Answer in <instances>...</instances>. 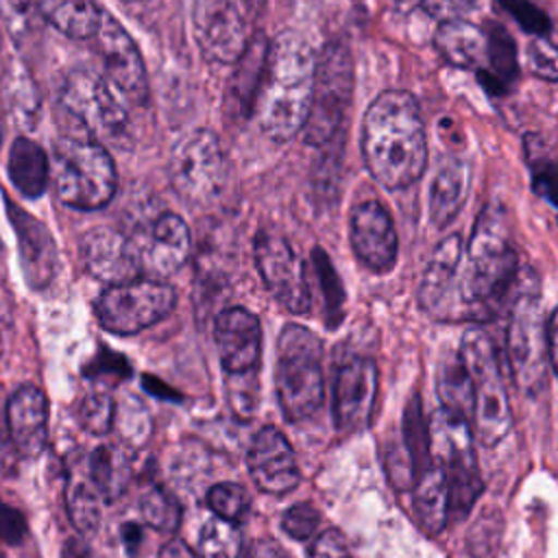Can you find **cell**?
Segmentation results:
<instances>
[{"label": "cell", "mask_w": 558, "mask_h": 558, "mask_svg": "<svg viewBox=\"0 0 558 558\" xmlns=\"http://www.w3.org/2000/svg\"><path fill=\"white\" fill-rule=\"evenodd\" d=\"M207 506L216 517L231 523H240L251 510V497L240 484L220 482L209 488Z\"/></svg>", "instance_id": "obj_37"}, {"label": "cell", "mask_w": 558, "mask_h": 558, "mask_svg": "<svg viewBox=\"0 0 558 558\" xmlns=\"http://www.w3.org/2000/svg\"><path fill=\"white\" fill-rule=\"evenodd\" d=\"M120 545L129 558H137L144 545V530L137 521H126L120 525Z\"/></svg>", "instance_id": "obj_48"}, {"label": "cell", "mask_w": 558, "mask_h": 558, "mask_svg": "<svg viewBox=\"0 0 558 558\" xmlns=\"http://www.w3.org/2000/svg\"><path fill=\"white\" fill-rule=\"evenodd\" d=\"M96 52L102 61L109 83L135 102L148 96V74L142 52L126 28L109 13L102 11L96 35L92 37Z\"/></svg>", "instance_id": "obj_14"}, {"label": "cell", "mask_w": 558, "mask_h": 558, "mask_svg": "<svg viewBox=\"0 0 558 558\" xmlns=\"http://www.w3.org/2000/svg\"><path fill=\"white\" fill-rule=\"evenodd\" d=\"M532 187L536 194L547 198L551 205L558 207V168L554 163H538L532 166Z\"/></svg>", "instance_id": "obj_45"}, {"label": "cell", "mask_w": 558, "mask_h": 558, "mask_svg": "<svg viewBox=\"0 0 558 558\" xmlns=\"http://www.w3.org/2000/svg\"><path fill=\"white\" fill-rule=\"evenodd\" d=\"M214 340L227 375L257 371L262 355V325L246 307L222 310L214 320Z\"/></svg>", "instance_id": "obj_20"}, {"label": "cell", "mask_w": 558, "mask_h": 558, "mask_svg": "<svg viewBox=\"0 0 558 558\" xmlns=\"http://www.w3.org/2000/svg\"><path fill=\"white\" fill-rule=\"evenodd\" d=\"M61 558H92V554L85 547V543H81L78 538H68L63 545Z\"/></svg>", "instance_id": "obj_52"}, {"label": "cell", "mask_w": 558, "mask_h": 558, "mask_svg": "<svg viewBox=\"0 0 558 558\" xmlns=\"http://www.w3.org/2000/svg\"><path fill=\"white\" fill-rule=\"evenodd\" d=\"M109 360H111V357H107V353H105V355H102L98 362H94L85 373H87L89 377H100V379H102V375L107 377L109 373H116L118 377H126V375H129V366H126L124 357L118 355L113 364H111Z\"/></svg>", "instance_id": "obj_49"}, {"label": "cell", "mask_w": 558, "mask_h": 558, "mask_svg": "<svg viewBox=\"0 0 558 558\" xmlns=\"http://www.w3.org/2000/svg\"><path fill=\"white\" fill-rule=\"evenodd\" d=\"M7 429L24 458H35L48 442V401L37 386H20L7 403Z\"/></svg>", "instance_id": "obj_24"}, {"label": "cell", "mask_w": 558, "mask_h": 558, "mask_svg": "<svg viewBox=\"0 0 558 558\" xmlns=\"http://www.w3.org/2000/svg\"><path fill=\"white\" fill-rule=\"evenodd\" d=\"M477 0H421L423 9L438 22L466 17Z\"/></svg>", "instance_id": "obj_46"}, {"label": "cell", "mask_w": 558, "mask_h": 558, "mask_svg": "<svg viewBox=\"0 0 558 558\" xmlns=\"http://www.w3.org/2000/svg\"><path fill=\"white\" fill-rule=\"evenodd\" d=\"M412 508L418 525L427 534L434 536L445 530L449 521V490H447V482L440 466L432 460L414 477Z\"/></svg>", "instance_id": "obj_27"}, {"label": "cell", "mask_w": 558, "mask_h": 558, "mask_svg": "<svg viewBox=\"0 0 558 558\" xmlns=\"http://www.w3.org/2000/svg\"><path fill=\"white\" fill-rule=\"evenodd\" d=\"M229 399L231 408L240 416H251L257 403V379L255 371L242 375H229Z\"/></svg>", "instance_id": "obj_42"}, {"label": "cell", "mask_w": 558, "mask_h": 558, "mask_svg": "<svg viewBox=\"0 0 558 558\" xmlns=\"http://www.w3.org/2000/svg\"><path fill=\"white\" fill-rule=\"evenodd\" d=\"M349 242L355 257L371 272H388L397 262L399 238L395 222L375 198H366L351 209Z\"/></svg>", "instance_id": "obj_17"}, {"label": "cell", "mask_w": 558, "mask_h": 558, "mask_svg": "<svg viewBox=\"0 0 558 558\" xmlns=\"http://www.w3.org/2000/svg\"><path fill=\"white\" fill-rule=\"evenodd\" d=\"M318 54L310 39L286 28L268 41L253 113L266 137L288 142L303 131L316 81Z\"/></svg>", "instance_id": "obj_2"}, {"label": "cell", "mask_w": 558, "mask_h": 558, "mask_svg": "<svg viewBox=\"0 0 558 558\" xmlns=\"http://www.w3.org/2000/svg\"><path fill=\"white\" fill-rule=\"evenodd\" d=\"M464 253V242L460 233H451L440 240L434 248L423 281L418 288V303L436 320L462 323L460 305V262Z\"/></svg>", "instance_id": "obj_15"}, {"label": "cell", "mask_w": 558, "mask_h": 558, "mask_svg": "<svg viewBox=\"0 0 558 558\" xmlns=\"http://www.w3.org/2000/svg\"><path fill=\"white\" fill-rule=\"evenodd\" d=\"M471 187V168L462 157H447L432 177L427 214L436 229L449 227L462 211Z\"/></svg>", "instance_id": "obj_25"}, {"label": "cell", "mask_w": 558, "mask_h": 558, "mask_svg": "<svg viewBox=\"0 0 558 558\" xmlns=\"http://www.w3.org/2000/svg\"><path fill=\"white\" fill-rule=\"evenodd\" d=\"M248 471L257 488L272 495H283L301 482L294 449L272 425L259 429L253 438L248 449Z\"/></svg>", "instance_id": "obj_21"}, {"label": "cell", "mask_w": 558, "mask_h": 558, "mask_svg": "<svg viewBox=\"0 0 558 558\" xmlns=\"http://www.w3.org/2000/svg\"><path fill=\"white\" fill-rule=\"evenodd\" d=\"M68 514L81 534L98 530L102 519V497L92 482H74L68 488Z\"/></svg>", "instance_id": "obj_35"}, {"label": "cell", "mask_w": 558, "mask_h": 558, "mask_svg": "<svg viewBox=\"0 0 558 558\" xmlns=\"http://www.w3.org/2000/svg\"><path fill=\"white\" fill-rule=\"evenodd\" d=\"M283 530L296 541H307L320 523V512L312 504H294L283 512Z\"/></svg>", "instance_id": "obj_41"}, {"label": "cell", "mask_w": 558, "mask_h": 558, "mask_svg": "<svg viewBox=\"0 0 558 558\" xmlns=\"http://www.w3.org/2000/svg\"><path fill=\"white\" fill-rule=\"evenodd\" d=\"M547 360L554 373L558 375V307L547 320Z\"/></svg>", "instance_id": "obj_51"}, {"label": "cell", "mask_w": 558, "mask_h": 558, "mask_svg": "<svg viewBox=\"0 0 558 558\" xmlns=\"http://www.w3.org/2000/svg\"><path fill=\"white\" fill-rule=\"evenodd\" d=\"M442 410L464 418L473 421V384L469 377V371L458 355H449L438 366V384H436Z\"/></svg>", "instance_id": "obj_32"}, {"label": "cell", "mask_w": 558, "mask_h": 558, "mask_svg": "<svg viewBox=\"0 0 558 558\" xmlns=\"http://www.w3.org/2000/svg\"><path fill=\"white\" fill-rule=\"evenodd\" d=\"M310 558H353L351 547L340 530L320 532L310 545Z\"/></svg>", "instance_id": "obj_43"}, {"label": "cell", "mask_w": 558, "mask_h": 558, "mask_svg": "<svg viewBox=\"0 0 558 558\" xmlns=\"http://www.w3.org/2000/svg\"><path fill=\"white\" fill-rule=\"evenodd\" d=\"M9 177L20 194L28 198H37L46 192L50 181V159L46 150L28 140V137H15L9 148V161H7Z\"/></svg>", "instance_id": "obj_29"}, {"label": "cell", "mask_w": 558, "mask_h": 558, "mask_svg": "<svg viewBox=\"0 0 558 558\" xmlns=\"http://www.w3.org/2000/svg\"><path fill=\"white\" fill-rule=\"evenodd\" d=\"M429 460L445 475L449 490V517H462L471 510L482 493V477L475 460L469 421L438 410L427 423Z\"/></svg>", "instance_id": "obj_7"}, {"label": "cell", "mask_w": 558, "mask_h": 558, "mask_svg": "<svg viewBox=\"0 0 558 558\" xmlns=\"http://www.w3.org/2000/svg\"><path fill=\"white\" fill-rule=\"evenodd\" d=\"M196 41L207 61L238 63L246 52L248 26L235 0H207L194 17Z\"/></svg>", "instance_id": "obj_16"}, {"label": "cell", "mask_w": 558, "mask_h": 558, "mask_svg": "<svg viewBox=\"0 0 558 558\" xmlns=\"http://www.w3.org/2000/svg\"><path fill=\"white\" fill-rule=\"evenodd\" d=\"M7 211L17 235L20 264L24 270V279L33 290H41L54 277L57 244L44 222L33 218L26 209L17 207L9 198H7Z\"/></svg>", "instance_id": "obj_23"}, {"label": "cell", "mask_w": 558, "mask_h": 558, "mask_svg": "<svg viewBox=\"0 0 558 558\" xmlns=\"http://www.w3.org/2000/svg\"><path fill=\"white\" fill-rule=\"evenodd\" d=\"M242 534L238 523L225 521L220 517L207 519L198 534L201 558H240Z\"/></svg>", "instance_id": "obj_34"}, {"label": "cell", "mask_w": 558, "mask_h": 558, "mask_svg": "<svg viewBox=\"0 0 558 558\" xmlns=\"http://www.w3.org/2000/svg\"><path fill=\"white\" fill-rule=\"evenodd\" d=\"M28 4L70 39H92L102 15L96 0H28Z\"/></svg>", "instance_id": "obj_28"}, {"label": "cell", "mask_w": 558, "mask_h": 558, "mask_svg": "<svg viewBox=\"0 0 558 558\" xmlns=\"http://www.w3.org/2000/svg\"><path fill=\"white\" fill-rule=\"evenodd\" d=\"M266 50H268L266 41H255V44L251 41L246 52L235 63V72L231 76L233 81L227 92L229 105L235 111V116H248V111H253L264 61H266Z\"/></svg>", "instance_id": "obj_31"}, {"label": "cell", "mask_w": 558, "mask_h": 558, "mask_svg": "<svg viewBox=\"0 0 558 558\" xmlns=\"http://www.w3.org/2000/svg\"><path fill=\"white\" fill-rule=\"evenodd\" d=\"M78 423L96 436H105L111 432L113 423H116V403L111 399L109 392L98 390V392H89L76 410Z\"/></svg>", "instance_id": "obj_38"}, {"label": "cell", "mask_w": 558, "mask_h": 558, "mask_svg": "<svg viewBox=\"0 0 558 558\" xmlns=\"http://www.w3.org/2000/svg\"><path fill=\"white\" fill-rule=\"evenodd\" d=\"M4 102L13 124L31 129L39 118V96L31 74L20 65L11 63L4 74Z\"/></svg>", "instance_id": "obj_33"}, {"label": "cell", "mask_w": 558, "mask_h": 558, "mask_svg": "<svg viewBox=\"0 0 558 558\" xmlns=\"http://www.w3.org/2000/svg\"><path fill=\"white\" fill-rule=\"evenodd\" d=\"M81 255L87 272L107 286L137 279L142 272L135 240L107 225H98L81 238Z\"/></svg>", "instance_id": "obj_18"}, {"label": "cell", "mask_w": 558, "mask_h": 558, "mask_svg": "<svg viewBox=\"0 0 558 558\" xmlns=\"http://www.w3.org/2000/svg\"><path fill=\"white\" fill-rule=\"evenodd\" d=\"M517 277V253L510 242L506 214L484 205L477 214L460 262L462 320H488Z\"/></svg>", "instance_id": "obj_3"}, {"label": "cell", "mask_w": 558, "mask_h": 558, "mask_svg": "<svg viewBox=\"0 0 558 558\" xmlns=\"http://www.w3.org/2000/svg\"><path fill=\"white\" fill-rule=\"evenodd\" d=\"M434 46L447 63L473 70L486 61L488 39L477 24H473L466 17H460L438 22V28L434 33Z\"/></svg>", "instance_id": "obj_26"}, {"label": "cell", "mask_w": 558, "mask_h": 558, "mask_svg": "<svg viewBox=\"0 0 558 558\" xmlns=\"http://www.w3.org/2000/svg\"><path fill=\"white\" fill-rule=\"evenodd\" d=\"M362 157L386 190L414 185L427 168V131L418 100L405 89L381 92L362 120Z\"/></svg>", "instance_id": "obj_1"}, {"label": "cell", "mask_w": 558, "mask_h": 558, "mask_svg": "<svg viewBox=\"0 0 558 558\" xmlns=\"http://www.w3.org/2000/svg\"><path fill=\"white\" fill-rule=\"evenodd\" d=\"M177 305L170 283L155 277H137L109 286L96 301V318L102 329L118 336H133L161 318Z\"/></svg>", "instance_id": "obj_10"}, {"label": "cell", "mask_w": 558, "mask_h": 558, "mask_svg": "<svg viewBox=\"0 0 558 558\" xmlns=\"http://www.w3.org/2000/svg\"><path fill=\"white\" fill-rule=\"evenodd\" d=\"M460 357L473 384V425L484 447H495L512 425L508 390L501 377L499 355L486 331L469 327L460 342Z\"/></svg>", "instance_id": "obj_6"}, {"label": "cell", "mask_w": 558, "mask_h": 558, "mask_svg": "<svg viewBox=\"0 0 558 558\" xmlns=\"http://www.w3.org/2000/svg\"><path fill=\"white\" fill-rule=\"evenodd\" d=\"M486 39H488L486 61L490 63L493 72H495L499 78L510 81L512 74H517V59H514L512 39H510L508 33L501 31V28H493V33L486 35Z\"/></svg>", "instance_id": "obj_40"}, {"label": "cell", "mask_w": 558, "mask_h": 558, "mask_svg": "<svg viewBox=\"0 0 558 558\" xmlns=\"http://www.w3.org/2000/svg\"><path fill=\"white\" fill-rule=\"evenodd\" d=\"M126 2H137V0H126Z\"/></svg>", "instance_id": "obj_55"}, {"label": "cell", "mask_w": 558, "mask_h": 558, "mask_svg": "<svg viewBox=\"0 0 558 558\" xmlns=\"http://www.w3.org/2000/svg\"><path fill=\"white\" fill-rule=\"evenodd\" d=\"M48 159L52 185L63 205L94 211L113 198L118 174L102 144L76 135L59 137Z\"/></svg>", "instance_id": "obj_5"}, {"label": "cell", "mask_w": 558, "mask_h": 558, "mask_svg": "<svg viewBox=\"0 0 558 558\" xmlns=\"http://www.w3.org/2000/svg\"><path fill=\"white\" fill-rule=\"evenodd\" d=\"M305 2H314V0H305Z\"/></svg>", "instance_id": "obj_56"}, {"label": "cell", "mask_w": 558, "mask_h": 558, "mask_svg": "<svg viewBox=\"0 0 558 558\" xmlns=\"http://www.w3.org/2000/svg\"><path fill=\"white\" fill-rule=\"evenodd\" d=\"M275 390L283 416L292 423L314 416L325 397L323 342L296 323L281 329L275 357Z\"/></svg>", "instance_id": "obj_4"}, {"label": "cell", "mask_w": 558, "mask_h": 558, "mask_svg": "<svg viewBox=\"0 0 558 558\" xmlns=\"http://www.w3.org/2000/svg\"><path fill=\"white\" fill-rule=\"evenodd\" d=\"M227 159L220 140L209 129H196L181 137L170 157V183L174 192L194 205L211 203L225 187Z\"/></svg>", "instance_id": "obj_12"}, {"label": "cell", "mask_w": 558, "mask_h": 558, "mask_svg": "<svg viewBox=\"0 0 558 558\" xmlns=\"http://www.w3.org/2000/svg\"><path fill=\"white\" fill-rule=\"evenodd\" d=\"M142 257V268L150 270L155 279L177 272L190 257L192 235L190 227L179 214L163 211L146 229V233L135 240Z\"/></svg>", "instance_id": "obj_22"}, {"label": "cell", "mask_w": 558, "mask_h": 558, "mask_svg": "<svg viewBox=\"0 0 558 558\" xmlns=\"http://www.w3.org/2000/svg\"><path fill=\"white\" fill-rule=\"evenodd\" d=\"M512 377L527 395L538 392L547 377V323L536 290H521L512 303L506 331Z\"/></svg>", "instance_id": "obj_11"}, {"label": "cell", "mask_w": 558, "mask_h": 558, "mask_svg": "<svg viewBox=\"0 0 558 558\" xmlns=\"http://www.w3.org/2000/svg\"><path fill=\"white\" fill-rule=\"evenodd\" d=\"M142 521L159 532H174L181 521V508L172 495L161 488H150L140 499Z\"/></svg>", "instance_id": "obj_36"}, {"label": "cell", "mask_w": 558, "mask_h": 558, "mask_svg": "<svg viewBox=\"0 0 558 558\" xmlns=\"http://www.w3.org/2000/svg\"><path fill=\"white\" fill-rule=\"evenodd\" d=\"M525 65L541 81H558V46L547 37H532L525 44Z\"/></svg>", "instance_id": "obj_39"}, {"label": "cell", "mask_w": 558, "mask_h": 558, "mask_svg": "<svg viewBox=\"0 0 558 558\" xmlns=\"http://www.w3.org/2000/svg\"><path fill=\"white\" fill-rule=\"evenodd\" d=\"M59 105L98 144L122 142L129 133V113L113 85L87 68H74L65 74Z\"/></svg>", "instance_id": "obj_8"}, {"label": "cell", "mask_w": 558, "mask_h": 558, "mask_svg": "<svg viewBox=\"0 0 558 558\" xmlns=\"http://www.w3.org/2000/svg\"><path fill=\"white\" fill-rule=\"evenodd\" d=\"M0 558H2V556H0Z\"/></svg>", "instance_id": "obj_57"}, {"label": "cell", "mask_w": 558, "mask_h": 558, "mask_svg": "<svg viewBox=\"0 0 558 558\" xmlns=\"http://www.w3.org/2000/svg\"><path fill=\"white\" fill-rule=\"evenodd\" d=\"M244 558H290V556L286 554V549H283L277 541H272V538H259V541H255V543L248 547V551H246Z\"/></svg>", "instance_id": "obj_50"}, {"label": "cell", "mask_w": 558, "mask_h": 558, "mask_svg": "<svg viewBox=\"0 0 558 558\" xmlns=\"http://www.w3.org/2000/svg\"><path fill=\"white\" fill-rule=\"evenodd\" d=\"M26 534V521L20 510L0 501V538L7 543H17Z\"/></svg>", "instance_id": "obj_47"}, {"label": "cell", "mask_w": 558, "mask_h": 558, "mask_svg": "<svg viewBox=\"0 0 558 558\" xmlns=\"http://www.w3.org/2000/svg\"><path fill=\"white\" fill-rule=\"evenodd\" d=\"M377 395V366L371 357H349L338 366L333 384V421L340 432L368 425Z\"/></svg>", "instance_id": "obj_19"}, {"label": "cell", "mask_w": 558, "mask_h": 558, "mask_svg": "<svg viewBox=\"0 0 558 558\" xmlns=\"http://www.w3.org/2000/svg\"><path fill=\"white\" fill-rule=\"evenodd\" d=\"M253 259L257 272L272 299L290 314H307L312 307V288L305 259L283 235L259 231L253 240Z\"/></svg>", "instance_id": "obj_13"}, {"label": "cell", "mask_w": 558, "mask_h": 558, "mask_svg": "<svg viewBox=\"0 0 558 558\" xmlns=\"http://www.w3.org/2000/svg\"><path fill=\"white\" fill-rule=\"evenodd\" d=\"M0 142H2V131H0Z\"/></svg>", "instance_id": "obj_54"}, {"label": "cell", "mask_w": 558, "mask_h": 558, "mask_svg": "<svg viewBox=\"0 0 558 558\" xmlns=\"http://www.w3.org/2000/svg\"><path fill=\"white\" fill-rule=\"evenodd\" d=\"M355 85L353 57L340 41L323 48L316 61V81L310 113L305 120V140L314 146L331 142L347 118Z\"/></svg>", "instance_id": "obj_9"}, {"label": "cell", "mask_w": 558, "mask_h": 558, "mask_svg": "<svg viewBox=\"0 0 558 558\" xmlns=\"http://www.w3.org/2000/svg\"><path fill=\"white\" fill-rule=\"evenodd\" d=\"M504 4L510 7L508 11L519 20V24L525 31H532L534 37H545L547 35L549 20L541 9H536L534 4H530L525 0H504Z\"/></svg>", "instance_id": "obj_44"}, {"label": "cell", "mask_w": 558, "mask_h": 558, "mask_svg": "<svg viewBox=\"0 0 558 558\" xmlns=\"http://www.w3.org/2000/svg\"><path fill=\"white\" fill-rule=\"evenodd\" d=\"M133 477L131 456L120 445H100L89 456V482L102 501H116Z\"/></svg>", "instance_id": "obj_30"}, {"label": "cell", "mask_w": 558, "mask_h": 558, "mask_svg": "<svg viewBox=\"0 0 558 558\" xmlns=\"http://www.w3.org/2000/svg\"><path fill=\"white\" fill-rule=\"evenodd\" d=\"M2 436H4V434H2V425H0V447H2Z\"/></svg>", "instance_id": "obj_53"}]
</instances>
